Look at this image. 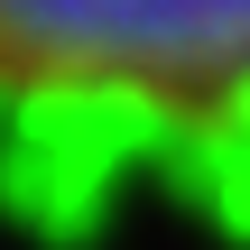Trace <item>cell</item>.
Masks as SVG:
<instances>
[{
    "label": "cell",
    "instance_id": "obj_1",
    "mask_svg": "<svg viewBox=\"0 0 250 250\" xmlns=\"http://www.w3.org/2000/svg\"><path fill=\"white\" fill-rule=\"evenodd\" d=\"M9 83L93 111L250 102V0H0Z\"/></svg>",
    "mask_w": 250,
    "mask_h": 250
}]
</instances>
